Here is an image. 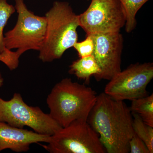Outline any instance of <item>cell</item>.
<instances>
[{
	"label": "cell",
	"mask_w": 153,
	"mask_h": 153,
	"mask_svg": "<svg viewBox=\"0 0 153 153\" xmlns=\"http://www.w3.org/2000/svg\"><path fill=\"white\" fill-rule=\"evenodd\" d=\"M131 111L124 101L115 100L104 92L97 95L87 122L98 134L108 153H128L133 136Z\"/></svg>",
	"instance_id": "obj_1"
},
{
	"label": "cell",
	"mask_w": 153,
	"mask_h": 153,
	"mask_svg": "<svg viewBox=\"0 0 153 153\" xmlns=\"http://www.w3.org/2000/svg\"><path fill=\"white\" fill-rule=\"evenodd\" d=\"M97 96L91 88L64 78L55 84L47 97L49 114L62 127L78 120L87 121Z\"/></svg>",
	"instance_id": "obj_2"
},
{
	"label": "cell",
	"mask_w": 153,
	"mask_h": 153,
	"mask_svg": "<svg viewBox=\"0 0 153 153\" xmlns=\"http://www.w3.org/2000/svg\"><path fill=\"white\" fill-rule=\"evenodd\" d=\"M47 29L39 59L44 63L59 59L78 40V15L69 3L56 1L45 16Z\"/></svg>",
	"instance_id": "obj_3"
},
{
	"label": "cell",
	"mask_w": 153,
	"mask_h": 153,
	"mask_svg": "<svg viewBox=\"0 0 153 153\" xmlns=\"http://www.w3.org/2000/svg\"><path fill=\"white\" fill-rule=\"evenodd\" d=\"M15 2L18 14L17 23L4 34V43L7 49H17L16 52L21 57L29 50L40 51L46 35L47 19L28 10L25 0Z\"/></svg>",
	"instance_id": "obj_4"
},
{
	"label": "cell",
	"mask_w": 153,
	"mask_h": 153,
	"mask_svg": "<svg viewBox=\"0 0 153 153\" xmlns=\"http://www.w3.org/2000/svg\"><path fill=\"white\" fill-rule=\"evenodd\" d=\"M0 122L19 128L29 127L38 133L50 136L62 128L39 107L28 105L18 93L9 100L0 97Z\"/></svg>",
	"instance_id": "obj_5"
},
{
	"label": "cell",
	"mask_w": 153,
	"mask_h": 153,
	"mask_svg": "<svg viewBox=\"0 0 153 153\" xmlns=\"http://www.w3.org/2000/svg\"><path fill=\"white\" fill-rule=\"evenodd\" d=\"M43 147L51 153H105L98 134L87 121L78 120L51 136Z\"/></svg>",
	"instance_id": "obj_6"
},
{
	"label": "cell",
	"mask_w": 153,
	"mask_h": 153,
	"mask_svg": "<svg viewBox=\"0 0 153 153\" xmlns=\"http://www.w3.org/2000/svg\"><path fill=\"white\" fill-rule=\"evenodd\" d=\"M78 18L79 27L86 35L120 32L126 22L119 0H91L87 10Z\"/></svg>",
	"instance_id": "obj_7"
},
{
	"label": "cell",
	"mask_w": 153,
	"mask_h": 153,
	"mask_svg": "<svg viewBox=\"0 0 153 153\" xmlns=\"http://www.w3.org/2000/svg\"><path fill=\"white\" fill-rule=\"evenodd\" d=\"M153 78L152 63L131 64L109 80L104 93L120 101L145 97L148 95L147 86Z\"/></svg>",
	"instance_id": "obj_8"
},
{
	"label": "cell",
	"mask_w": 153,
	"mask_h": 153,
	"mask_svg": "<svg viewBox=\"0 0 153 153\" xmlns=\"http://www.w3.org/2000/svg\"><path fill=\"white\" fill-rule=\"evenodd\" d=\"M93 40L92 55L100 68L97 81L110 80L121 71L123 39L120 32L90 35Z\"/></svg>",
	"instance_id": "obj_9"
},
{
	"label": "cell",
	"mask_w": 153,
	"mask_h": 153,
	"mask_svg": "<svg viewBox=\"0 0 153 153\" xmlns=\"http://www.w3.org/2000/svg\"><path fill=\"white\" fill-rule=\"evenodd\" d=\"M51 136L38 133L34 131L12 126L0 122V152L9 149L17 153L27 152L30 145L48 143Z\"/></svg>",
	"instance_id": "obj_10"
},
{
	"label": "cell",
	"mask_w": 153,
	"mask_h": 153,
	"mask_svg": "<svg viewBox=\"0 0 153 153\" xmlns=\"http://www.w3.org/2000/svg\"><path fill=\"white\" fill-rule=\"evenodd\" d=\"M68 72L79 79L85 80L86 84H88L91 77L98 75L100 70L92 55L73 61L69 66Z\"/></svg>",
	"instance_id": "obj_11"
},
{
	"label": "cell",
	"mask_w": 153,
	"mask_h": 153,
	"mask_svg": "<svg viewBox=\"0 0 153 153\" xmlns=\"http://www.w3.org/2000/svg\"><path fill=\"white\" fill-rule=\"evenodd\" d=\"M131 113L137 114L145 123L153 127V94L132 100L129 107Z\"/></svg>",
	"instance_id": "obj_12"
},
{
	"label": "cell",
	"mask_w": 153,
	"mask_h": 153,
	"mask_svg": "<svg viewBox=\"0 0 153 153\" xmlns=\"http://www.w3.org/2000/svg\"><path fill=\"white\" fill-rule=\"evenodd\" d=\"M149 0H119L126 15V31L132 32L137 25L136 16L140 9Z\"/></svg>",
	"instance_id": "obj_13"
},
{
	"label": "cell",
	"mask_w": 153,
	"mask_h": 153,
	"mask_svg": "<svg viewBox=\"0 0 153 153\" xmlns=\"http://www.w3.org/2000/svg\"><path fill=\"white\" fill-rule=\"evenodd\" d=\"M134 132L146 145L150 153H153V127L144 122L141 118L135 113H131Z\"/></svg>",
	"instance_id": "obj_14"
},
{
	"label": "cell",
	"mask_w": 153,
	"mask_h": 153,
	"mask_svg": "<svg viewBox=\"0 0 153 153\" xmlns=\"http://www.w3.org/2000/svg\"><path fill=\"white\" fill-rule=\"evenodd\" d=\"M13 5L7 2V0H0V53L7 50L4 43V30L11 16L16 12Z\"/></svg>",
	"instance_id": "obj_15"
},
{
	"label": "cell",
	"mask_w": 153,
	"mask_h": 153,
	"mask_svg": "<svg viewBox=\"0 0 153 153\" xmlns=\"http://www.w3.org/2000/svg\"><path fill=\"white\" fill-rule=\"evenodd\" d=\"M94 47L93 41L91 36L87 35L84 41L79 42L77 41L73 47L78 53L79 58H82L92 55Z\"/></svg>",
	"instance_id": "obj_16"
},
{
	"label": "cell",
	"mask_w": 153,
	"mask_h": 153,
	"mask_svg": "<svg viewBox=\"0 0 153 153\" xmlns=\"http://www.w3.org/2000/svg\"><path fill=\"white\" fill-rule=\"evenodd\" d=\"M20 56L16 52L7 49L5 52L0 53V61L3 62L10 70H15L19 66Z\"/></svg>",
	"instance_id": "obj_17"
},
{
	"label": "cell",
	"mask_w": 153,
	"mask_h": 153,
	"mask_svg": "<svg viewBox=\"0 0 153 153\" xmlns=\"http://www.w3.org/2000/svg\"><path fill=\"white\" fill-rule=\"evenodd\" d=\"M130 152L131 153H150L149 151L144 142L136 134L129 143Z\"/></svg>",
	"instance_id": "obj_18"
},
{
	"label": "cell",
	"mask_w": 153,
	"mask_h": 153,
	"mask_svg": "<svg viewBox=\"0 0 153 153\" xmlns=\"http://www.w3.org/2000/svg\"><path fill=\"white\" fill-rule=\"evenodd\" d=\"M4 78H3L1 73V71H0V88L1 87L3 86V84H4Z\"/></svg>",
	"instance_id": "obj_19"
}]
</instances>
